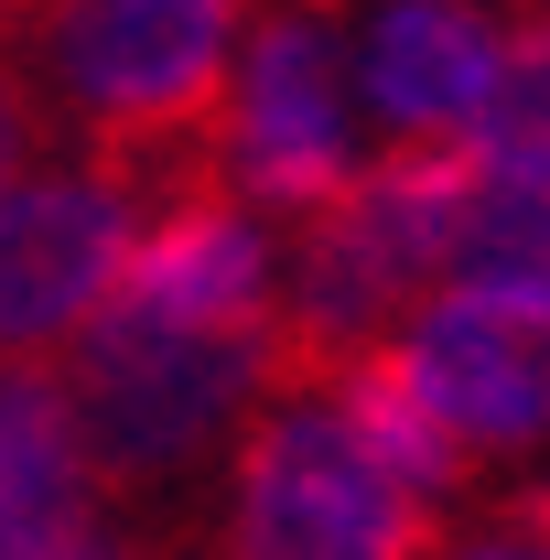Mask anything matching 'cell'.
Here are the masks:
<instances>
[{
	"mask_svg": "<svg viewBox=\"0 0 550 560\" xmlns=\"http://www.w3.org/2000/svg\"><path fill=\"white\" fill-rule=\"evenodd\" d=\"M66 346V410L87 475H173L249 399H271V324H151L98 302Z\"/></svg>",
	"mask_w": 550,
	"mask_h": 560,
	"instance_id": "6da1fadb",
	"label": "cell"
},
{
	"mask_svg": "<svg viewBox=\"0 0 550 560\" xmlns=\"http://www.w3.org/2000/svg\"><path fill=\"white\" fill-rule=\"evenodd\" d=\"M443 506L411 495L324 388H271V410L238 431L227 486V560H432Z\"/></svg>",
	"mask_w": 550,
	"mask_h": 560,
	"instance_id": "7a4b0ae2",
	"label": "cell"
},
{
	"mask_svg": "<svg viewBox=\"0 0 550 560\" xmlns=\"http://www.w3.org/2000/svg\"><path fill=\"white\" fill-rule=\"evenodd\" d=\"M335 0H280L249 33V55L227 66L216 97V184L238 206L313 215L356 173V86H345V44L324 22Z\"/></svg>",
	"mask_w": 550,
	"mask_h": 560,
	"instance_id": "3957f363",
	"label": "cell"
},
{
	"mask_svg": "<svg viewBox=\"0 0 550 560\" xmlns=\"http://www.w3.org/2000/svg\"><path fill=\"white\" fill-rule=\"evenodd\" d=\"M421 410L454 431V453H529L550 442V302L540 291H443L389 335Z\"/></svg>",
	"mask_w": 550,
	"mask_h": 560,
	"instance_id": "277c9868",
	"label": "cell"
},
{
	"mask_svg": "<svg viewBox=\"0 0 550 560\" xmlns=\"http://www.w3.org/2000/svg\"><path fill=\"white\" fill-rule=\"evenodd\" d=\"M140 206L108 173H11L0 184V366L55 355L108 302Z\"/></svg>",
	"mask_w": 550,
	"mask_h": 560,
	"instance_id": "5b68a950",
	"label": "cell"
},
{
	"mask_svg": "<svg viewBox=\"0 0 550 560\" xmlns=\"http://www.w3.org/2000/svg\"><path fill=\"white\" fill-rule=\"evenodd\" d=\"M271 237L260 215L238 206L227 184H195L130 237V259L108 280L119 313H151V324H271Z\"/></svg>",
	"mask_w": 550,
	"mask_h": 560,
	"instance_id": "8992f818",
	"label": "cell"
},
{
	"mask_svg": "<svg viewBox=\"0 0 550 560\" xmlns=\"http://www.w3.org/2000/svg\"><path fill=\"white\" fill-rule=\"evenodd\" d=\"M496 44L507 33L475 0H378L345 55V86L400 140H465L485 108V75H496Z\"/></svg>",
	"mask_w": 550,
	"mask_h": 560,
	"instance_id": "52a82bcc",
	"label": "cell"
},
{
	"mask_svg": "<svg viewBox=\"0 0 550 560\" xmlns=\"http://www.w3.org/2000/svg\"><path fill=\"white\" fill-rule=\"evenodd\" d=\"M87 442H76L66 377L55 366H0V550H33V539H66L98 528L87 517Z\"/></svg>",
	"mask_w": 550,
	"mask_h": 560,
	"instance_id": "ba28073f",
	"label": "cell"
},
{
	"mask_svg": "<svg viewBox=\"0 0 550 560\" xmlns=\"http://www.w3.org/2000/svg\"><path fill=\"white\" fill-rule=\"evenodd\" d=\"M454 280L550 302V162H485L475 151V184L454 215Z\"/></svg>",
	"mask_w": 550,
	"mask_h": 560,
	"instance_id": "9c48e42d",
	"label": "cell"
},
{
	"mask_svg": "<svg viewBox=\"0 0 550 560\" xmlns=\"http://www.w3.org/2000/svg\"><path fill=\"white\" fill-rule=\"evenodd\" d=\"M33 140H44V108H33V86L11 75V55H0V184L33 162Z\"/></svg>",
	"mask_w": 550,
	"mask_h": 560,
	"instance_id": "30bf717a",
	"label": "cell"
},
{
	"mask_svg": "<svg viewBox=\"0 0 550 560\" xmlns=\"http://www.w3.org/2000/svg\"><path fill=\"white\" fill-rule=\"evenodd\" d=\"M0 560H130L108 528H66V539H33V550H0Z\"/></svg>",
	"mask_w": 550,
	"mask_h": 560,
	"instance_id": "8fae6325",
	"label": "cell"
},
{
	"mask_svg": "<svg viewBox=\"0 0 550 560\" xmlns=\"http://www.w3.org/2000/svg\"><path fill=\"white\" fill-rule=\"evenodd\" d=\"M465 560H540V550H518V539H496V550H465Z\"/></svg>",
	"mask_w": 550,
	"mask_h": 560,
	"instance_id": "7c38bea8",
	"label": "cell"
}]
</instances>
